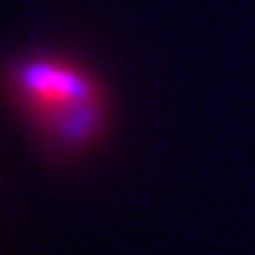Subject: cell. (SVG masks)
<instances>
[{
    "label": "cell",
    "instance_id": "6da1fadb",
    "mask_svg": "<svg viewBox=\"0 0 255 255\" xmlns=\"http://www.w3.org/2000/svg\"><path fill=\"white\" fill-rule=\"evenodd\" d=\"M5 84L24 125L52 159L86 156L110 130L107 89L78 57L52 50L16 55Z\"/></svg>",
    "mask_w": 255,
    "mask_h": 255
}]
</instances>
